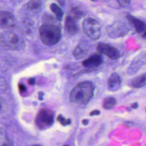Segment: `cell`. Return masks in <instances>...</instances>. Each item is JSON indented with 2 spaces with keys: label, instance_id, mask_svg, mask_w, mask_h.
Returning <instances> with one entry per match:
<instances>
[{
  "label": "cell",
  "instance_id": "1",
  "mask_svg": "<svg viewBox=\"0 0 146 146\" xmlns=\"http://www.w3.org/2000/svg\"><path fill=\"white\" fill-rule=\"evenodd\" d=\"M95 86L91 82H81L71 91L70 100L73 103L86 104L92 98Z\"/></svg>",
  "mask_w": 146,
  "mask_h": 146
},
{
  "label": "cell",
  "instance_id": "2",
  "mask_svg": "<svg viewBox=\"0 0 146 146\" xmlns=\"http://www.w3.org/2000/svg\"><path fill=\"white\" fill-rule=\"evenodd\" d=\"M40 40L46 46H51L56 44L61 38V30L59 26L46 23L39 29Z\"/></svg>",
  "mask_w": 146,
  "mask_h": 146
},
{
  "label": "cell",
  "instance_id": "3",
  "mask_svg": "<svg viewBox=\"0 0 146 146\" xmlns=\"http://www.w3.org/2000/svg\"><path fill=\"white\" fill-rule=\"evenodd\" d=\"M0 44L10 50L21 51L25 46L23 40L18 35L10 31L0 34Z\"/></svg>",
  "mask_w": 146,
  "mask_h": 146
},
{
  "label": "cell",
  "instance_id": "4",
  "mask_svg": "<svg viewBox=\"0 0 146 146\" xmlns=\"http://www.w3.org/2000/svg\"><path fill=\"white\" fill-rule=\"evenodd\" d=\"M54 113L52 111L42 108L39 110L35 118L36 126L42 130L50 127L54 123Z\"/></svg>",
  "mask_w": 146,
  "mask_h": 146
},
{
  "label": "cell",
  "instance_id": "5",
  "mask_svg": "<svg viewBox=\"0 0 146 146\" xmlns=\"http://www.w3.org/2000/svg\"><path fill=\"white\" fill-rule=\"evenodd\" d=\"M83 29L84 33L94 40L99 39L102 34L100 25L97 21L92 18H87L83 21Z\"/></svg>",
  "mask_w": 146,
  "mask_h": 146
},
{
  "label": "cell",
  "instance_id": "6",
  "mask_svg": "<svg viewBox=\"0 0 146 146\" xmlns=\"http://www.w3.org/2000/svg\"><path fill=\"white\" fill-rule=\"evenodd\" d=\"M129 30L128 26L124 22H117L110 25L107 28L108 35L111 38H118L125 35Z\"/></svg>",
  "mask_w": 146,
  "mask_h": 146
},
{
  "label": "cell",
  "instance_id": "7",
  "mask_svg": "<svg viewBox=\"0 0 146 146\" xmlns=\"http://www.w3.org/2000/svg\"><path fill=\"white\" fill-rule=\"evenodd\" d=\"M96 48L99 52L105 55L111 59L116 60L120 56L118 50L107 43H99L97 44Z\"/></svg>",
  "mask_w": 146,
  "mask_h": 146
},
{
  "label": "cell",
  "instance_id": "8",
  "mask_svg": "<svg viewBox=\"0 0 146 146\" xmlns=\"http://www.w3.org/2000/svg\"><path fill=\"white\" fill-rule=\"evenodd\" d=\"M145 52H142L133 59L127 69V74L129 75L135 74L145 64Z\"/></svg>",
  "mask_w": 146,
  "mask_h": 146
},
{
  "label": "cell",
  "instance_id": "9",
  "mask_svg": "<svg viewBox=\"0 0 146 146\" xmlns=\"http://www.w3.org/2000/svg\"><path fill=\"white\" fill-rule=\"evenodd\" d=\"M15 20L14 15L9 11L0 10V27L11 28L15 26Z\"/></svg>",
  "mask_w": 146,
  "mask_h": 146
},
{
  "label": "cell",
  "instance_id": "10",
  "mask_svg": "<svg viewBox=\"0 0 146 146\" xmlns=\"http://www.w3.org/2000/svg\"><path fill=\"white\" fill-rule=\"evenodd\" d=\"M103 63L102 56L99 54H94L82 62V65L86 68L98 67Z\"/></svg>",
  "mask_w": 146,
  "mask_h": 146
},
{
  "label": "cell",
  "instance_id": "11",
  "mask_svg": "<svg viewBox=\"0 0 146 146\" xmlns=\"http://www.w3.org/2000/svg\"><path fill=\"white\" fill-rule=\"evenodd\" d=\"M121 86V79L119 75L114 72L112 73L108 80V89L111 91H117Z\"/></svg>",
  "mask_w": 146,
  "mask_h": 146
},
{
  "label": "cell",
  "instance_id": "12",
  "mask_svg": "<svg viewBox=\"0 0 146 146\" xmlns=\"http://www.w3.org/2000/svg\"><path fill=\"white\" fill-rule=\"evenodd\" d=\"M65 30L68 34L71 35L76 34L79 30L76 21L70 15H68L65 19Z\"/></svg>",
  "mask_w": 146,
  "mask_h": 146
},
{
  "label": "cell",
  "instance_id": "13",
  "mask_svg": "<svg viewBox=\"0 0 146 146\" xmlns=\"http://www.w3.org/2000/svg\"><path fill=\"white\" fill-rule=\"evenodd\" d=\"M127 19L131 22L134 26L135 30L138 33H142L143 32H145V23L139 19L134 17L133 16L128 14L126 16Z\"/></svg>",
  "mask_w": 146,
  "mask_h": 146
},
{
  "label": "cell",
  "instance_id": "14",
  "mask_svg": "<svg viewBox=\"0 0 146 146\" xmlns=\"http://www.w3.org/2000/svg\"><path fill=\"white\" fill-rule=\"evenodd\" d=\"M87 51L88 48L87 45H85L84 43H79L76 47L72 54L76 59H80L86 55Z\"/></svg>",
  "mask_w": 146,
  "mask_h": 146
},
{
  "label": "cell",
  "instance_id": "15",
  "mask_svg": "<svg viewBox=\"0 0 146 146\" xmlns=\"http://www.w3.org/2000/svg\"><path fill=\"white\" fill-rule=\"evenodd\" d=\"M146 80V75L145 74H143L138 76L134 78L131 82V84L132 87L135 88H141L145 86Z\"/></svg>",
  "mask_w": 146,
  "mask_h": 146
},
{
  "label": "cell",
  "instance_id": "16",
  "mask_svg": "<svg viewBox=\"0 0 146 146\" xmlns=\"http://www.w3.org/2000/svg\"><path fill=\"white\" fill-rule=\"evenodd\" d=\"M50 7L52 12L55 15L56 19L59 21H61L63 17V12L61 8L55 3H51Z\"/></svg>",
  "mask_w": 146,
  "mask_h": 146
},
{
  "label": "cell",
  "instance_id": "17",
  "mask_svg": "<svg viewBox=\"0 0 146 146\" xmlns=\"http://www.w3.org/2000/svg\"><path fill=\"white\" fill-rule=\"evenodd\" d=\"M0 146H12V143L4 129L0 128Z\"/></svg>",
  "mask_w": 146,
  "mask_h": 146
},
{
  "label": "cell",
  "instance_id": "18",
  "mask_svg": "<svg viewBox=\"0 0 146 146\" xmlns=\"http://www.w3.org/2000/svg\"><path fill=\"white\" fill-rule=\"evenodd\" d=\"M84 15V11L80 7H75L72 8V9L70 10V14L68 15H70L75 20H78L83 17Z\"/></svg>",
  "mask_w": 146,
  "mask_h": 146
},
{
  "label": "cell",
  "instance_id": "19",
  "mask_svg": "<svg viewBox=\"0 0 146 146\" xmlns=\"http://www.w3.org/2000/svg\"><path fill=\"white\" fill-rule=\"evenodd\" d=\"M116 104V100L113 97H108L105 99L103 102V107L106 109H111Z\"/></svg>",
  "mask_w": 146,
  "mask_h": 146
},
{
  "label": "cell",
  "instance_id": "20",
  "mask_svg": "<svg viewBox=\"0 0 146 146\" xmlns=\"http://www.w3.org/2000/svg\"><path fill=\"white\" fill-rule=\"evenodd\" d=\"M42 5L41 0H30L27 4V7L31 10H36L40 7Z\"/></svg>",
  "mask_w": 146,
  "mask_h": 146
},
{
  "label": "cell",
  "instance_id": "21",
  "mask_svg": "<svg viewBox=\"0 0 146 146\" xmlns=\"http://www.w3.org/2000/svg\"><path fill=\"white\" fill-rule=\"evenodd\" d=\"M8 89L7 83L2 76L0 75V92H6Z\"/></svg>",
  "mask_w": 146,
  "mask_h": 146
},
{
  "label": "cell",
  "instance_id": "22",
  "mask_svg": "<svg viewBox=\"0 0 146 146\" xmlns=\"http://www.w3.org/2000/svg\"><path fill=\"white\" fill-rule=\"evenodd\" d=\"M57 120L63 125H68V124H70L71 123V120L70 119H66L62 115H58V116L57 117Z\"/></svg>",
  "mask_w": 146,
  "mask_h": 146
},
{
  "label": "cell",
  "instance_id": "23",
  "mask_svg": "<svg viewBox=\"0 0 146 146\" xmlns=\"http://www.w3.org/2000/svg\"><path fill=\"white\" fill-rule=\"evenodd\" d=\"M6 110V104L5 99L0 96V115L4 113Z\"/></svg>",
  "mask_w": 146,
  "mask_h": 146
},
{
  "label": "cell",
  "instance_id": "24",
  "mask_svg": "<svg viewBox=\"0 0 146 146\" xmlns=\"http://www.w3.org/2000/svg\"><path fill=\"white\" fill-rule=\"evenodd\" d=\"M119 5L122 7L128 6L130 3V0H117Z\"/></svg>",
  "mask_w": 146,
  "mask_h": 146
},
{
  "label": "cell",
  "instance_id": "25",
  "mask_svg": "<svg viewBox=\"0 0 146 146\" xmlns=\"http://www.w3.org/2000/svg\"><path fill=\"white\" fill-rule=\"evenodd\" d=\"M18 88H19V90L21 91V92H25L26 90V86L23 84H21V83H19V85H18Z\"/></svg>",
  "mask_w": 146,
  "mask_h": 146
},
{
  "label": "cell",
  "instance_id": "26",
  "mask_svg": "<svg viewBox=\"0 0 146 146\" xmlns=\"http://www.w3.org/2000/svg\"><path fill=\"white\" fill-rule=\"evenodd\" d=\"M100 112L99 110H94V111H92V112H90V115L91 116L98 115H99V114H100Z\"/></svg>",
  "mask_w": 146,
  "mask_h": 146
},
{
  "label": "cell",
  "instance_id": "27",
  "mask_svg": "<svg viewBox=\"0 0 146 146\" xmlns=\"http://www.w3.org/2000/svg\"><path fill=\"white\" fill-rule=\"evenodd\" d=\"M28 83L30 85H34L35 84V80L33 78H31L28 80Z\"/></svg>",
  "mask_w": 146,
  "mask_h": 146
},
{
  "label": "cell",
  "instance_id": "28",
  "mask_svg": "<svg viewBox=\"0 0 146 146\" xmlns=\"http://www.w3.org/2000/svg\"><path fill=\"white\" fill-rule=\"evenodd\" d=\"M88 120L87 119H84L82 120V123L84 125H87L88 124Z\"/></svg>",
  "mask_w": 146,
  "mask_h": 146
},
{
  "label": "cell",
  "instance_id": "29",
  "mask_svg": "<svg viewBox=\"0 0 146 146\" xmlns=\"http://www.w3.org/2000/svg\"><path fill=\"white\" fill-rule=\"evenodd\" d=\"M138 107V104L137 103H135L132 106V108H136Z\"/></svg>",
  "mask_w": 146,
  "mask_h": 146
},
{
  "label": "cell",
  "instance_id": "30",
  "mask_svg": "<svg viewBox=\"0 0 146 146\" xmlns=\"http://www.w3.org/2000/svg\"><path fill=\"white\" fill-rule=\"evenodd\" d=\"M30 146H42V145H30Z\"/></svg>",
  "mask_w": 146,
  "mask_h": 146
},
{
  "label": "cell",
  "instance_id": "31",
  "mask_svg": "<svg viewBox=\"0 0 146 146\" xmlns=\"http://www.w3.org/2000/svg\"><path fill=\"white\" fill-rule=\"evenodd\" d=\"M91 1H96L97 0H91Z\"/></svg>",
  "mask_w": 146,
  "mask_h": 146
},
{
  "label": "cell",
  "instance_id": "32",
  "mask_svg": "<svg viewBox=\"0 0 146 146\" xmlns=\"http://www.w3.org/2000/svg\"><path fill=\"white\" fill-rule=\"evenodd\" d=\"M63 146H68V145H63Z\"/></svg>",
  "mask_w": 146,
  "mask_h": 146
}]
</instances>
